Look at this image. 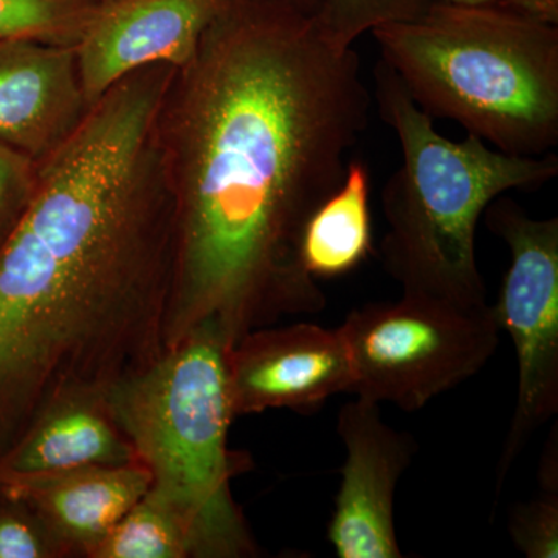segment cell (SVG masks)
Returning <instances> with one entry per match:
<instances>
[{
	"label": "cell",
	"mask_w": 558,
	"mask_h": 558,
	"mask_svg": "<svg viewBox=\"0 0 558 558\" xmlns=\"http://www.w3.org/2000/svg\"><path fill=\"white\" fill-rule=\"evenodd\" d=\"M172 98L160 123L175 216L167 348L205 329L231 348L284 315L319 314L328 300L300 242L368 130L357 51L269 0H223Z\"/></svg>",
	"instance_id": "1"
},
{
	"label": "cell",
	"mask_w": 558,
	"mask_h": 558,
	"mask_svg": "<svg viewBox=\"0 0 558 558\" xmlns=\"http://www.w3.org/2000/svg\"><path fill=\"white\" fill-rule=\"evenodd\" d=\"M234 416L289 409L307 413L351 395L352 363L340 329L314 323L253 329L227 352Z\"/></svg>",
	"instance_id": "9"
},
{
	"label": "cell",
	"mask_w": 558,
	"mask_h": 558,
	"mask_svg": "<svg viewBox=\"0 0 558 558\" xmlns=\"http://www.w3.org/2000/svg\"><path fill=\"white\" fill-rule=\"evenodd\" d=\"M483 216L488 231L510 253L494 306L519 365L515 411L498 462L499 494L534 433L558 413V218H532L502 196Z\"/></svg>",
	"instance_id": "7"
},
{
	"label": "cell",
	"mask_w": 558,
	"mask_h": 558,
	"mask_svg": "<svg viewBox=\"0 0 558 558\" xmlns=\"http://www.w3.org/2000/svg\"><path fill=\"white\" fill-rule=\"evenodd\" d=\"M89 109L73 46L0 39V143L36 161L49 156Z\"/></svg>",
	"instance_id": "11"
},
{
	"label": "cell",
	"mask_w": 558,
	"mask_h": 558,
	"mask_svg": "<svg viewBox=\"0 0 558 558\" xmlns=\"http://www.w3.org/2000/svg\"><path fill=\"white\" fill-rule=\"evenodd\" d=\"M138 462L106 400L72 399L43 414L3 457L0 478Z\"/></svg>",
	"instance_id": "13"
},
{
	"label": "cell",
	"mask_w": 558,
	"mask_h": 558,
	"mask_svg": "<svg viewBox=\"0 0 558 558\" xmlns=\"http://www.w3.org/2000/svg\"><path fill=\"white\" fill-rule=\"evenodd\" d=\"M432 0H323L315 27L336 49H352L366 32L424 13Z\"/></svg>",
	"instance_id": "18"
},
{
	"label": "cell",
	"mask_w": 558,
	"mask_h": 558,
	"mask_svg": "<svg viewBox=\"0 0 558 558\" xmlns=\"http://www.w3.org/2000/svg\"><path fill=\"white\" fill-rule=\"evenodd\" d=\"M226 341L199 330L165 349L156 362L106 399L149 492L171 510L191 557L242 558L258 553L231 480L244 469L229 447L234 417Z\"/></svg>",
	"instance_id": "5"
},
{
	"label": "cell",
	"mask_w": 558,
	"mask_h": 558,
	"mask_svg": "<svg viewBox=\"0 0 558 558\" xmlns=\"http://www.w3.org/2000/svg\"><path fill=\"white\" fill-rule=\"evenodd\" d=\"M374 98L398 137L402 163L381 191L388 230L380 258L403 293L476 307L487 290L476 230L488 205L512 190H537L558 175L557 154L512 156L468 134L444 137L387 62L374 65Z\"/></svg>",
	"instance_id": "4"
},
{
	"label": "cell",
	"mask_w": 558,
	"mask_h": 558,
	"mask_svg": "<svg viewBox=\"0 0 558 558\" xmlns=\"http://www.w3.org/2000/svg\"><path fill=\"white\" fill-rule=\"evenodd\" d=\"M92 558H185L189 539L170 509L148 490L86 554Z\"/></svg>",
	"instance_id": "15"
},
{
	"label": "cell",
	"mask_w": 558,
	"mask_h": 558,
	"mask_svg": "<svg viewBox=\"0 0 558 558\" xmlns=\"http://www.w3.org/2000/svg\"><path fill=\"white\" fill-rule=\"evenodd\" d=\"M223 0H112L76 40L87 106L132 73L154 65L180 70L196 57Z\"/></svg>",
	"instance_id": "10"
},
{
	"label": "cell",
	"mask_w": 558,
	"mask_h": 558,
	"mask_svg": "<svg viewBox=\"0 0 558 558\" xmlns=\"http://www.w3.org/2000/svg\"><path fill=\"white\" fill-rule=\"evenodd\" d=\"M140 462L0 478V497L20 502L49 531L62 553L86 556L148 494Z\"/></svg>",
	"instance_id": "12"
},
{
	"label": "cell",
	"mask_w": 558,
	"mask_h": 558,
	"mask_svg": "<svg viewBox=\"0 0 558 558\" xmlns=\"http://www.w3.org/2000/svg\"><path fill=\"white\" fill-rule=\"evenodd\" d=\"M174 70L132 73L36 163L0 240V457L47 411L108 399L167 349L175 216L160 123Z\"/></svg>",
	"instance_id": "2"
},
{
	"label": "cell",
	"mask_w": 558,
	"mask_h": 558,
	"mask_svg": "<svg viewBox=\"0 0 558 558\" xmlns=\"http://www.w3.org/2000/svg\"><path fill=\"white\" fill-rule=\"evenodd\" d=\"M347 450L328 539L340 558H400L395 523L398 484L416 457V439L389 427L380 405L354 398L339 411Z\"/></svg>",
	"instance_id": "8"
},
{
	"label": "cell",
	"mask_w": 558,
	"mask_h": 558,
	"mask_svg": "<svg viewBox=\"0 0 558 558\" xmlns=\"http://www.w3.org/2000/svg\"><path fill=\"white\" fill-rule=\"evenodd\" d=\"M339 329L351 355V395L405 411L476 376L502 330L494 304L469 307L403 292L352 311Z\"/></svg>",
	"instance_id": "6"
},
{
	"label": "cell",
	"mask_w": 558,
	"mask_h": 558,
	"mask_svg": "<svg viewBox=\"0 0 558 558\" xmlns=\"http://www.w3.org/2000/svg\"><path fill=\"white\" fill-rule=\"evenodd\" d=\"M501 2L535 20L558 25V0H501Z\"/></svg>",
	"instance_id": "21"
},
{
	"label": "cell",
	"mask_w": 558,
	"mask_h": 558,
	"mask_svg": "<svg viewBox=\"0 0 558 558\" xmlns=\"http://www.w3.org/2000/svg\"><path fill=\"white\" fill-rule=\"evenodd\" d=\"M542 495L513 508L509 532L513 545L527 558L558 557L557 438L549 439L539 469Z\"/></svg>",
	"instance_id": "17"
},
{
	"label": "cell",
	"mask_w": 558,
	"mask_h": 558,
	"mask_svg": "<svg viewBox=\"0 0 558 558\" xmlns=\"http://www.w3.org/2000/svg\"><path fill=\"white\" fill-rule=\"evenodd\" d=\"M112 0H0V39L75 46Z\"/></svg>",
	"instance_id": "16"
},
{
	"label": "cell",
	"mask_w": 558,
	"mask_h": 558,
	"mask_svg": "<svg viewBox=\"0 0 558 558\" xmlns=\"http://www.w3.org/2000/svg\"><path fill=\"white\" fill-rule=\"evenodd\" d=\"M369 194L368 163L349 159L343 182L312 213L301 236V264L312 278L341 277L368 258L373 252Z\"/></svg>",
	"instance_id": "14"
},
{
	"label": "cell",
	"mask_w": 558,
	"mask_h": 558,
	"mask_svg": "<svg viewBox=\"0 0 558 558\" xmlns=\"http://www.w3.org/2000/svg\"><path fill=\"white\" fill-rule=\"evenodd\" d=\"M0 505V558H49L64 556L46 527L20 505L3 498Z\"/></svg>",
	"instance_id": "19"
},
{
	"label": "cell",
	"mask_w": 558,
	"mask_h": 558,
	"mask_svg": "<svg viewBox=\"0 0 558 558\" xmlns=\"http://www.w3.org/2000/svg\"><path fill=\"white\" fill-rule=\"evenodd\" d=\"M381 61L433 120H451L501 153L537 157L558 143V25L505 2L432 0L374 28Z\"/></svg>",
	"instance_id": "3"
},
{
	"label": "cell",
	"mask_w": 558,
	"mask_h": 558,
	"mask_svg": "<svg viewBox=\"0 0 558 558\" xmlns=\"http://www.w3.org/2000/svg\"><path fill=\"white\" fill-rule=\"evenodd\" d=\"M35 171L36 161L0 143V240L24 207Z\"/></svg>",
	"instance_id": "20"
},
{
	"label": "cell",
	"mask_w": 558,
	"mask_h": 558,
	"mask_svg": "<svg viewBox=\"0 0 558 558\" xmlns=\"http://www.w3.org/2000/svg\"><path fill=\"white\" fill-rule=\"evenodd\" d=\"M444 2L464 3V5H483V3H497L499 0H444Z\"/></svg>",
	"instance_id": "23"
},
{
	"label": "cell",
	"mask_w": 558,
	"mask_h": 558,
	"mask_svg": "<svg viewBox=\"0 0 558 558\" xmlns=\"http://www.w3.org/2000/svg\"><path fill=\"white\" fill-rule=\"evenodd\" d=\"M269 2L295 11V13L303 14V16L315 17L323 0H269Z\"/></svg>",
	"instance_id": "22"
}]
</instances>
